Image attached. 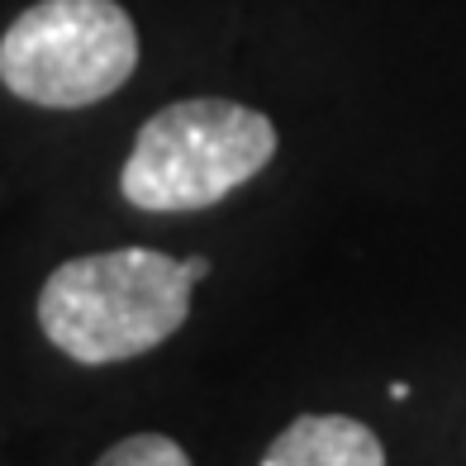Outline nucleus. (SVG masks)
<instances>
[{
    "label": "nucleus",
    "mask_w": 466,
    "mask_h": 466,
    "mask_svg": "<svg viewBox=\"0 0 466 466\" xmlns=\"http://www.w3.org/2000/svg\"><path fill=\"white\" fill-rule=\"evenodd\" d=\"M181 258L157 248H110L67 258L38 290V329L76 367H115L162 348L190 314Z\"/></svg>",
    "instance_id": "1"
},
{
    "label": "nucleus",
    "mask_w": 466,
    "mask_h": 466,
    "mask_svg": "<svg viewBox=\"0 0 466 466\" xmlns=\"http://www.w3.org/2000/svg\"><path fill=\"white\" fill-rule=\"evenodd\" d=\"M138 67V29L119 0H38L0 34V86L38 110L110 100Z\"/></svg>",
    "instance_id": "3"
},
{
    "label": "nucleus",
    "mask_w": 466,
    "mask_h": 466,
    "mask_svg": "<svg viewBox=\"0 0 466 466\" xmlns=\"http://www.w3.org/2000/svg\"><path fill=\"white\" fill-rule=\"evenodd\" d=\"M277 157V124L224 96H190L138 129L119 172V196L147 215L209 209Z\"/></svg>",
    "instance_id": "2"
},
{
    "label": "nucleus",
    "mask_w": 466,
    "mask_h": 466,
    "mask_svg": "<svg viewBox=\"0 0 466 466\" xmlns=\"http://www.w3.org/2000/svg\"><path fill=\"white\" fill-rule=\"evenodd\" d=\"M96 466H190L186 448L167 433H129L119 438Z\"/></svg>",
    "instance_id": "5"
},
{
    "label": "nucleus",
    "mask_w": 466,
    "mask_h": 466,
    "mask_svg": "<svg viewBox=\"0 0 466 466\" xmlns=\"http://www.w3.org/2000/svg\"><path fill=\"white\" fill-rule=\"evenodd\" d=\"M258 466H386V448L362 419L300 414L271 438Z\"/></svg>",
    "instance_id": "4"
},
{
    "label": "nucleus",
    "mask_w": 466,
    "mask_h": 466,
    "mask_svg": "<svg viewBox=\"0 0 466 466\" xmlns=\"http://www.w3.org/2000/svg\"><path fill=\"white\" fill-rule=\"evenodd\" d=\"M186 277L190 281H205L209 277V258H186Z\"/></svg>",
    "instance_id": "6"
}]
</instances>
